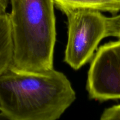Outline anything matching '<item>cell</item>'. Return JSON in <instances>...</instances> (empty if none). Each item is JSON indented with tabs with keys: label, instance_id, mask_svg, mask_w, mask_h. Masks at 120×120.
<instances>
[{
	"label": "cell",
	"instance_id": "obj_7",
	"mask_svg": "<svg viewBox=\"0 0 120 120\" xmlns=\"http://www.w3.org/2000/svg\"><path fill=\"white\" fill-rule=\"evenodd\" d=\"M109 36L120 39V14L112 17H106L105 37Z\"/></svg>",
	"mask_w": 120,
	"mask_h": 120
},
{
	"label": "cell",
	"instance_id": "obj_3",
	"mask_svg": "<svg viewBox=\"0 0 120 120\" xmlns=\"http://www.w3.org/2000/svg\"><path fill=\"white\" fill-rule=\"evenodd\" d=\"M64 14L68 24L64 62L79 70L93 58L100 42L105 38L106 16L91 9H74Z\"/></svg>",
	"mask_w": 120,
	"mask_h": 120
},
{
	"label": "cell",
	"instance_id": "obj_6",
	"mask_svg": "<svg viewBox=\"0 0 120 120\" xmlns=\"http://www.w3.org/2000/svg\"><path fill=\"white\" fill-rule=\"evenodd\" d=\"M14 43L9 14H0V75L13 64Z\"/></svg>",
	"mask_w": 120,
	"mask_h": 120
},
{
	"label": "cell",
	"instance_id": "obj_10",
	"mask_svg": "<svg viewBox=\"0 0 120 120\" xmlns=\"http://www.w3.org/2000/svg\"><path fill=\"white\" fill-rule=\"evenodd\" d=\"M0 120H11L2 112H0Z\"/></svg>",
	"mask_w": 120,
	"mask_h": 120
},
{
	"label": "cell",
	"instance_id": "obj_2",
	"mask_svg": "<svg viewBox=\"0 0 120 120\" xmlns=\"http://www.w3.org/2000/svg\"><path fill=\"white\" fill-rule=\"evenodd\" d=\"M14 43L12 65L42 73L53 69L56 42L54 0H9Z\"/></svg>",
	"mask_w": 120,
	"mask_h": 120
},
{
	"label": "cell",
	"instance_id": "obj_9",
	"mask_svg": "<svg viewBox=\"0 0 120 120\" xmlns=\"http://www.w3.org/2000/svg\"><path fill=\"white\" fill-rule=\"evenodd\" d=\"M9 0H0V14L6 13Z\"/></svg>",
	"mask_w": 120,
	"mask_h": 120
},
{
	"label": "cell",
	"instance_id": "obj_4",
	"mask_svg": "<svg viewBox=\"0 0 120 120\" xmlns=\"http://www.w3.org/2000/svg\"><path fill=\"white\" fill-rule=\"evenodd\" d=\"M86 88L91 99L120 100V39L98 48L90 64Z\"/></svg>",
	"mask_w": 120,
	"mask_h": 120
},
{
	"label": "cell",
	"instance_id": "obj_5",
	"mask_svg": "<svg viewBox=\"0 0 120 120\" xmlns=\"http://www.w3.org/2000/svg\"><path fill=\"white\" fill-rule=\"evenodd\" d=\"M62 12L74 9H91L116 15L120 11V0H54Z\"/></svg>",
	"mask_w": 120,
	"mask_h": 120
},
{
	"label": "cell",
	"instance_id": "obj_1",
	"mask_svg": "<svg viewBox=\"0 0 120 120\" xmlns=\"http://www.w3.org/2000/svg\"><path fill=\"white\" fill-rule=\"evenodd\" d=\"M75 99L70 81L53 69L32 72L12 65L0 75V111L11 120H57Z\"/></svg>",
	"mask_w": 120,
	"mask_h": 120
},
{
	"label": "cell",
	"instance_id": "obj_8",
	"mask_svg": "<svg viewBox=\"0 0 120 120\" xmlns=\"http://www.w3.org/2000/svg\"><path fill=\"white\" fill-rule=\"evenodd\" d=\"M100 120H120V104L105 109Z\"/></svg>",
	"mask_w": 120,
	"mask_h": 120
}]
</instances>
